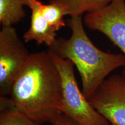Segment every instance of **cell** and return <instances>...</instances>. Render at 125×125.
I'll return each instance as SVG.
<instances>
[{
    "label": "cell",
    "mask_w": 125,
    "mask_h": 125,
    "mask_svg": "<svg viewBox=\"0 0 125 125\" xmlns=\"http://www.w3.org/2000/svg\"><path fill=\"white\" fill-rule=\"evenodd\" d=\"M41 2L38 0H30L28 7L31 10V24L25 32L23 38L25 42L34 41L37 44L44 43L51 46L57 39V30L46 21L41 12Z\"/></svg>",
    "instance_id": "52a82bcc"
},
{
    "label": "cell",
    "mask_w": 125,
    "mask_h": 125,
    "mask_svg": "<svg viewBox=\"0 0 125 125\" xmlns=\"http://www.w3.org/2000/svg\"><path fill=\"white\" fill-rule=\"evenodd\" d=\"M41 12L49 24L57 31L65 26V22L64 20V12L58 5L53 2L49 4L41 3Z\"/></svg>",
    "instance_id": "30bf717a"
},
{
    "label": "cell",
    "mask_w": 125,
    "mask_h": 125,
    "mask_svg": "<svg viewBox=\"0 0 125 125\" xmlns=\"http://www.w3.org/2000/svg\"><path fill=\"white\" fill-rule=\"evenodd\" d=\"M50 125H82L64 114H60L50 123Z\"/></svg>",
    "instance_id": "7c38bea8"
},
{
    "label": "cell",
    "mask_w": 125,
    "mask_h": 125,
    "mask_svg": "<svg viewBox=\"0 0 125 125\" xmlns=\"http://www.w3.org/2000/svg\"><path fill=\"white\" fill-rule=\"evenodd\" d=\"M110 0H51L62 8L65 16H82L96 11L107 5Z\"/></svg>",
    "instance_id": "ba28073f"
},
{
    "label": "cell",
    "mask_w": 125,
    "mask_h": 125,
    "mask_svg": "<svg viewBox=\"0 0 125 125\" xmlns=\"http://www.w3.org/2000/svg\"><path fill=\"white\" fill-rule=\"evenodd\" d=\"M0 125H42L20 111L15 107L0 112Z\"/></svg>",
    "instance_id": "8fae6325"
},
{
    "label": "cell",
    "mask_w": 125,
    "mask_h": 125,
    "mask_svg": "<svg viewBox=\"0 0 125 125\" xmlns=\"http://www.w3.org/2000/svg\"><path fill=\"white\" fill-rule=\"evenodd\" d=\"M84 23L107 36L125 55V0H110L102 8L86 13ZM122 75L125 76V68Z\"/></svg>",
    "instance_id": "8992f818"
},
{
    "label": "cell",
    "mask_w": 125,
    "mask_h": 125,
    "mask_svg": "<svg viewBox=\"0 0 125 125\" xmlns=\"http://www.w3.org/2000/svg\"><path fill=\"white\" fill-rule=\"evenodd\" d=\"M48 52L61 76V112L82 125H110L92 107L79 89L75 76L74 64L68 59Z\"/></svg>",
    "instance_id": "3957f363"
},
{
    "label": "cell",
    "mask_w": 125,
    "mask_h": 125,
    "mask_svg": "<svg viewBox=\"0 0 125 125\" xmlns=\"http://www.w3.org/2000/svg\"><path fill=\"white\" fill-rule=\"evenodd\" d=\"M15 107L10 97L8 96H0V112Z\"/></svg>",
    "instance_id": "4fadbf2b"
},
{
    "label": "cell",
    "mask_w": 125,
    "mask_h": 125,
    "mask_svg": "<svg viewBox=\"0 0 125 125\" xmlns=\"http://www.w3.org/2000/svg\"><path fill=\"white\" fill-rule=\"evenodd\" d=\"M68 25L71 30L70 38H57L48 51L75 65L82 81V91L88 99L109 74L125 66V55L97 48L86 33L82 16H71Z\"/></svg>",
    "instance_id": "7a4b0ae2"
},
{
    "label": "cell",
    "mask_w": 125,
    "mask_h": 125,
    "mask_svg": "<svg viewBox=\"0 0 125 125\" xmlns=\"http://www.w3.org/2000/svg\"><path fill=\"white\" fill-rule=\"evenodd\" d=\"M20 0H0V23L4 26H12L26 15Z\"/></svg>",
    "instance_id": "9c48e42d"
},
{
    "label": "cell",
    "mask_w": 125,
    "mask_h": 125,
    "mask_svg": "<svg viewBox=\"0 0 125 125\" xmlns=\"http://www.w3.org/2000/svg\"><path fill=\"white\" fill-rule=\"evenodd\" d=\"M88 101L111 125H125V76L107 78Z\"/></svg>",
    "instance_id": "5b68a950"
},
{
    "label": "cell",
    "mask_w": 125,
    "mask_h": 125,
    "mask_svg": "<svg viewBox=\"0 0 125 125\" xmlns=\"http://www.w3.org/2000/svg\"><path fill=\"white\" fill-rule=\"evenodd\" d=\"M9 96L17 109L40 124L62 114L61 76L48 51L31 54Z\"/></svg>",
    "instance_id": "6da1fadb"
},
{
    "label": "cell",
    "mask_w": 125,
    "mask_h": 125,
    "mask_svg": "<svg viewBox=\"0 0 125 125\" xmlns=\"http://www.w3.org/2000/svg\"><path fill=\"white\" fill-rule=\"evenodd\" d=\"M20 1H21V2H22L23 4H24V5L28 6V5H29V1H30V0H20Z\"/></svg>",
    "instance_id": "5bb4252c"
},
{
    "label": "cell",
    "mask_w": 125,
    "mask_h": 125,
    "mask_svg": "<svg viewBox=\"0 0 125 125\" xmlns=\"http://www.w3.org/2000/svg\"><path fill=\"white\" fill-rule=\"evenodd\" d=\"M31 54L13 26L0 31V94L9 96L12 84Z\"/></svg>",
    "instance_id": "277c9868"
}]
</instances>
